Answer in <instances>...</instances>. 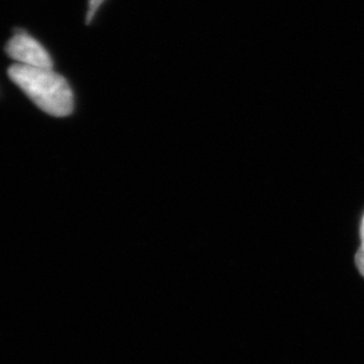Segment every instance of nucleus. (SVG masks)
Returning <instances> with one entry per match:
<instances>
[{
    "label": "nucleus",
    "mask_w": 364,
    "mask_h": 364,
    "mask_svg": "<svg viewBox=\"0 0 364 364\" xmlns=\"http://www.w3.org/2000/svg\"><path fill=\"white\" fill-rule=\"evenodd\" d=\"M356 265H358L362 276L364 277V247L358 250V255H356Z\"/></svg>",
    "instance_id": "nucleus-4"
},
{
    "label": "nucleus",
    "mask_w": 364,
    "mask_h": 364,
    "mask_svg": "<svg viewBox=\"0 0 364 364\" xmlns=\"http://www.w3.org/2000/svg\"><path fill=\"white\" fill-rule=\"evenodd\" d=\"M361 238H362V247H364V217H363V221H362Z\"/></svg>",
    "instance_id": "nucleus-5"
},
{
    "label": "nucleus",
    "mask_w": 364,
    "mask_h": 364,
    "mask_svg": "<svg viewBox=\"0 0 364 364\" xmlns=\"http://www.w3.org/2000/svg\"><path fill=\"white\" fill-rule=\"evenodd\" d=\"M7 74L26 96L43 112L56 117L70 115L74 110V94L65 78L53 69L14 64Z\"/></svg>",
    "instance_id": "nucleus-1"
},
{
    "label": "nucleus",
    "mask_w": 364,
    "mask_h": 364,
    "mask_svg": "<svg viewBox=\"0 0 364 364\" xmlns=\"http://www.w3.org/2000/svg\"><path fill=\"white\" fill-rule=\"evenodd\" d=\"M6 53L17 64L25 67L53 69V60L49 53L35 38L24 32L14 35L9 41Z\"/></svg>",
    "instance_id": "nucleus-2"
},
{
    "label": "nucleus",
    "mask_w": 364,
    "mask_h": 364,
    "mask_svg": "<svg viewBox=\"0 0 364 364\" xmlns=\"http://www.w3.org/2000/svg\"><path fill=\"white\" fill-rule=\"evenodd\" d=\"M105 0H89V10L88 14H87V23H90L94 18L95 14L97 12L98 9L101 6L102 3Z\"/></svg>",
    "instance_id": "nucleus-3"
}]
</instances>
